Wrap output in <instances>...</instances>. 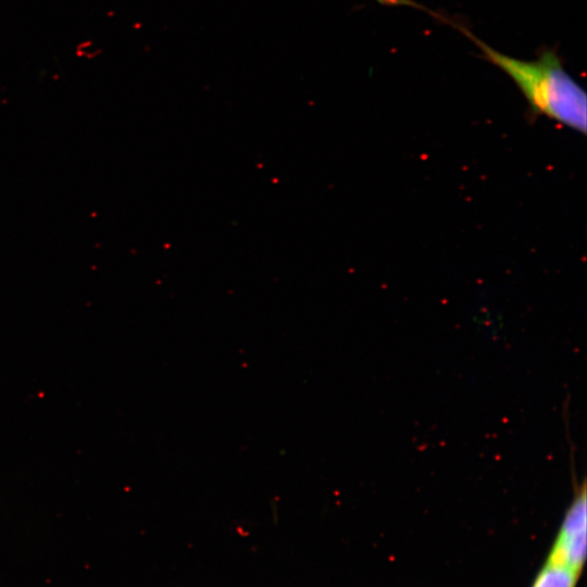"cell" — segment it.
Wrapping results in <instances>:
<instances>
[{
	"mask_svg": "<svg viewBox=\"0 0 587 587\" xmlns=\"http://www.w3.org/2000/svg\"><path fill=\"white\" fill-rule=\"evenodd\" d=\"M422 8V5L417 4ZM471 39L483 57L502 70L519 87L534 113L546 115L574 130L586 132V92L564 68L557 52L544 50L535 60H522L499 52L465 26L423 7Z\"/></svg>",
	"mask_w": 587,
	"mask_h": 587,
	"instance_id": "1",
	"label": "cell"
},
{
	"mask_svg": "<svg viewBox=\"0 0 587 587\" xmlns=\"http://www.w3.org/2000/svg\"><path fill=\"white\" fill-rule=\"evenodd\" d=\"M585 559L586 487L583 484L563 517L547 560L563 564L580 574Z\"/></svg>",
	"mask_w": 587,
	"mask_h": 587,
	"instance_id": "2",
	"label": "cell"
},
{
	"mask_svg": "<svg viewBox=\"0 0 587 587\" xmlns=\"http://www.w3.org/2000/svg\"><path fill=\"white\" fill-rule=\"evenodd\" d=\"M579 575L563 564L546 559L530 587H576Z\"/></svg>",
	"mask_w": 587,
	"mask_h": 587,
	"instance_id": "3",
	"label": "cell"
}]
</instances>
